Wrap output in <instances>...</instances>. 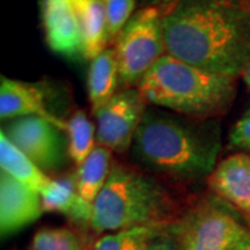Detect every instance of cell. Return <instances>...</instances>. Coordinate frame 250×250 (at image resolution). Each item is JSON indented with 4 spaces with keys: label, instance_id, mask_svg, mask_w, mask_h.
I'll list each match as a JSON object with an SVG mask.
<instances>
[{
    "label": "cell",
    "instance_id": "cell-1",
    "mask_svg": "<svg viewBox=\"0 0 250 250\" xmlns=\"http://www.w3.org/2000/svg\"><path fill=\"white\" fill-rule=\"evenodd\" d=\"M167 54L239 78L250 62V0H178L163 6Z\"/></svg>",
    "mask_w": 250,
    "mask_h": 250
},
{
    "label": "cell",
    "instance_id": "cell-2",
    "mask_svg": "<svg viewBox=\"0 0 250 250\" xmlns=\"http://www.w3.org/2000/svg\"><path fill=\"white\" fill-rule=\"evenodd\" d=\"M129 152L136 167L163 182L192 185L206 181L217 167L221 128L217 120L192 118L150 106Z\"/></svg>",
    "mask_w": 250,
    "mask_h": 250
},
{
    "label": "cell",
    "instance_id": "cell-3",
    "mask_svg": "<svg viewBox=\"0 0 250 250\" xmlns=\"http://www.w3.org/2000/svg\"><path fill=\"white\" fill-rule=\"evenodd\" d=\"M189 206L161 179L139 167L113 161L107 182L93 205L90 229L104 235L141 227L167 228Z\"/></svg>",
    "mask_w": 250,
    "mask_h": 250
},
{
    "label": "cell",
    "instance_id": "cell-4",
    "mask_svg": "<svg viewBox=\"0 0 250 250\" xmlns=\"http://www.w3.org/2000/svg\"><path fill=\"white\" fill-rule=\"evenodd\" d=\"M236 80L163 56L138 85L147 104L181 116L217 120L236 95Z\"/></svg>",
    "mask_w": 250,
    "mask_h": 250
},
{
    "label": "cell",
    "instance_id": "cell-5",
    "mask_svg": "<svg viewBox=\"0 0 250 250\" xmlns=\"http://www.w3.org/2000/svg\"><path fill=\"white\" fill-rule=\"evenodd\" d=\"M114 50L123 89L138 88L153 65L167 54L163 6H146L138 10L117 38Z\"/></svg>",
    "mask_w": 250,
    "mask_h": 250
},
{
    "label": "cell",
    "instance_id": "cell-6",
    "mask_svg": "<svg viewBox=\"0 0 250 250\" xmlns=\"http://www.w3.org/2000/svg\"><path fill=\"white\" fill-rule=\"evenodd\" d=\"M174 227L179 250H231L248 229L238 211L211 192L189 206Z\"/></svg>",
    "mask_w": 250,
    "mask_h": 250
},
{
    "label": "cell",
    "instance_id": "cell-7",
    "mask_svg": "<svg viewBox=\"0 0 250 250\" xmlns=\"http://www.w3.org/2000/svg\"><path fill=\"white\" fill-rule=\"evenodd\" d=\"M1 132L52 178L59 177L71 161L67 131L42 117L10 120Z\"/></svg>",
    "mask_w": 250,
    "mask_h": 250
},
{
    "label": "cell",
    "instance_id": "cell-8",
    "mask_svg": "<svg viewBox=\"0 0 250 250\" xmlns=\"http://www.w3.org/2000/svg\"><path fill=\"white\" fill-rule=\"evenodd\" d=\"M146 110L147 103L138 88L120 90L93 114L96 118L98 145L114 153L131 150Z\"/></svg>",
    "mask_w": 250,
    "mask_h": 250
},
{
    "label": "cell",
    "instance_id": "cell-9",
    "mask_svg": "<svg viewBox=\"0 0 250 250\" xmlns=\"http://www.w3.org/2000/svg\"><path fill=\"white\" fill-rule=\"evenodd\" d=\"M43 213L39 192L0 172V232L3 238L34 224Z\"/></svg>",
    "mask_w": 250,
    "mask_h": 250
},
{
    "label": "cell",
    "instance_id": "cell-10",
    "mask_svg": "<svg viewBox=\"0 0 250 250\" xmlns=\"http://www.w3.org/2000/svg\"><path fill=\"white\" fill-rule=\"evenodd\" d=\"M210 192L250 218V156L239 152L221 160L206 179Z\"/></svg>",
    "mask_w": 250,
    "mask_h": 250
},
{
    "label": "cell",
    "instance_id": "cell-11",
    "mask_svg": "<svg viewBox=\"0 0 250 250\" xmlns=\"http://www.w3.org/2000/svg\"><path fill=\"white\" fill-rule=\"evenodd\" d=\"M39 6L49 47L65 57L82 56L80 24L71 0H39Z\"/></svg>",
    "mask_w": 250,
    "mask_h": 250
},
{
    "label": "cell",
    "instance_id": "cell-12",
    "mask_svg": "<svg viewBox=\"0 0 250 250\" xmlns=\"http://www.w3.org/2000/svg\"><path fill=\"white\" fill-rule=\"evenodd\" d=\"M0 117L10 121L21 117H42L67 131V121L52 113L46 106V90L41 83L24 82L1 77Z\"/></svg>",
    "mask_w": 250,
    "mask_h": 250
},
{
    "label": "cell",
    "instance_id": "cell-13",
    "mask_svg": "<svg viewBox=\"0 0 250 250\" xmlns=\"http://www.w3.org/2000/svg\"><path fill=\"white\" fill-rule=\"evenodd\" d=\"M45 213L65 215L77 225L89 227L93 207L81 200L77 189L75 172L54 177L41 193Z\"/></svg>",
    "mask_w": 250,
    "mask_h": 250
},
{
    "label": "cell",
    "instance_id": "cell-14",
    "mask_svg": "<svg viewBox=\"0 0 250 250\" xmlns=\"http://www.w3.org/2000/svg\"><path fill=\"white\" fill-rule=\"evenodd\" d=\"M82 38V57L93 60L108 46L106 0H71Z\"/></svg>",
    "mask_w": 250,
    "mask_h": 250
},
{
    "label": "cell",
    "instance_id": "cell-15",
    "mask_svg": "<svg viewBox=\"0 0 250 250\" xmlns=\"http://www.w3.org/2000/svg\"><path fill=\"white\" fill-rule=\"evenodd\" d=\"M86 85L93 114L120 92L121 80L114 47H107L98 57L90 60Z\"/></svg>",
    "mask_w": 250,
    "mask_h": 250
},
{
    "label": "cell",
    "instance_id": "cell-16",
    "mask_svg": "<svg viewBox=\"0 0 250 250\" xmlns=\"http://www.w3.org/2000/svg\"><path fill=\"white\" fill-rule=\"evenodd\" d=\"M111 156L113 152L110 149L98 145L89 157L74 171L81 200L92 207L107 182L114 161Z\"/></svg>",
    "mask_w": 250,
    "mask_h": 250
},
{
    "label": "cell",
    "instance_id": "cell-17",
    "mask_svg": "<svg viewBox=\"0 0 250 250\" xmlns=\"http://www.w3.org/2000/svg\"><path fill=\"white\" fill-rule=\"evenodd\" d=\"M0 167L10 177L22 182L31 189L42 193L49 187L52 177L36 167L31 159L0 131Z\"/></svg>",
    "mask_w": 250,
    "mask_h": 250
},
{
    "label": "cell",
    "instance_id": "cell-18",
    "mask_svg": "<svg viewBox=\"0 0 250 250\" xmlns=\"http://www.w3.org/2000/svg\"><path fill=\"white\" fill-rule=\"evenodd\" d=\"M67 136L70 159L78 167L98 146L96 124L90 121L83 110H77L67 121Z\"/></svg>",
    "mask_w": 250,
    "mask_h": 250
},
{
    "label": "cell",
    "instance_id": "cell-19",
    "mask_svg": "<svg viewBox=\"0 0 250 250\" xmlns=\"http://www.w3.org/2000/svg\"><path fill=\"white\" fill-rule=\"evenodd\" d=\"M163 228H131L100 235L86 250H141Z\"/></svg>",
    "mask_w": 250,
    "mask_h": 250
},
{
    "label": "cell",
    "instance_id": "cell-20",
    "mask_svg": "<svg viewBox=\"0 0 250 250\" xmlns=\"http://www.w3.org/2000/svg\"><path fill=\"white\" fill-rule=\"evenodd\" d=\"M31 250H83L80 233L68 227H45L32 238Z\"/></svg>",
    "mask_w": 250,
    "mask_h": 250
},
{
    "label": "cell",
    "instance_id": "cell-21",
    "mask_svg": "<svg viewBox=\"0 0 250 250\" xmlns=\"http://www.w3.org/2000/svg\"><path fill=\"white\" fill-rule=\"evenodd\" d=\"M136 0H106L108 45H114L135 13Z\"/></svg>",
    "mask_w": 250,
    "mask_h": 250
},
{
    "label": "cell",
    "instance_id": "cell-22",
    "mask_svg": "<svg viewBox=\"0 0 250 250\" xmlns=\"http://www.w3.org/2000/svg\"><path fill=\"white\" fill-rule=\"evenodd\" d=\"M229 143L235 149L250 152V106L232 126L229 132Z\"/></svg>",
    "mask_w": 250,
    "mask_h": 250
},
{
    "label": "cell",
    "instance_id": "cell-23",
    "mask_svg": "<svg viewBox=\"0 0 250 250\" xmlns=\"http://www.w3.org/2000/svg\"><path fill=\"white\" fill-rule=\"evenodd\" d=\"M141 250H179V241L174 224L163 228Z\"/></svg>",
    "mask_w": 250,
    "mask_h": 250
},
{
    "label": "cell",
    "instance_id": "cell-24",
    "mask_svg": "<svg viewBox=\"0 0 250 250\" xmlns=\"http://www.w3.org/2000/svg\"><path fill=\"white\" fill-rule=\"evenodd\" d=\"M231 250H250V228L248 227L246 232L241 236V239L233 245Z\"/></svg>",
    "mask_w": 250,
    "mask_h": 250
},
{
    "label": "cell",
    "instance_id": "cell-25",
    "mask_svg": "<svg viewBox=\"0 0 250 250\" xmlns=\"http://www.w3.org/2000/svg\"><path fill=\"white\" fill-rule=\"evenodd\" d=\"M175 1H178V0H141L143 7H146V6H166V4L175 3Z\"/></svg>",
    "mask_w": 250,
    "mask_h": 250
},
{
    "label": "cell",
    "instance_id": "cell-26",
    "mask_svg": "<svg viewBox=\"0 0 250 250\" xmlns=\"http://www.w3.org/2000/svg\"><path fill=\"white\" fill-rule=\"evenodd\" d=\"M241 78H242V81L245 82L246 88L250 90V62H249V64L246 65V68L243 70V72H242Z\"/></svg>",
    "mask_w": 250,
    "mask_h": 250
},
{
    "label": "cell",
    "instance_id": "cell-27",
    "mask_svg": "<svg viewBox=\"0 0 250 250\" xmlns=\"http://www.w3.org/2000/svg\"><path fill=\"white\" fill-rule=\"evenodd\" d=\"M246 221H248V224H249V228H250V218H248Z\"/></svg>",
    "mask_w": 250,
    "mask_h": 250
}]
</instances>
